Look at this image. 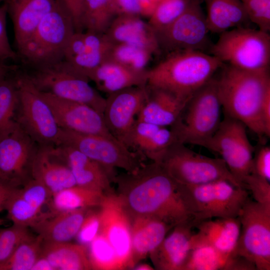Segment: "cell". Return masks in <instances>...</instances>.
I'll return each instance as SVG.
<instances>
[{"label":"cell","mask_w":270,"mask_h":270,"mask_svg":"<svg viewBox=\"0 0 270 270\" xmlns=\"http://www.w3.org/2000/svg\"><path fill=\"white\" fill-rule=\"evenodd\" d=\"M89 209L42 212L31 228L44 242H68L76 237Z\"/></svg>","instance_id":"cb8c5ba5"},{"label":"cell","mask_w":270,"mask_h":270,"mask_svg":"<svg viewBox=\"0 0 270 270\" xmlns=\"http://www.w3.org/2000/svg\"><path fill=\"white\" fill-rule=\"evenodd\" d=\"M252 173L270 181V146H262L254 154Z\"/></svg>","instance_id":"c3c4849f"},{"label":"cell","mask_w":270,"mask_h":270,"mask_svg":"<svg viewBox=\"0 0 270 270\" xmlns=\"http://www.w3.org/2000/svg\"><path fill=\"white\" fill-rule=\"evenodd\" d=\"M246 129L242 122L225 115L213 135L199 145L220 154L244 188V180L252 172L254 152Z\"/></svg>","instance_id":"8fae6325"},{"label":"cell","mask_w":270,"mask_h":270,"mask_svg":"<svg viewBox=\"0 0 270 270\" xmlns=\"http://www.w3.org/2000/svg\"><path fill=\"white\" fill-rule=\"evenodd\" d=\"M12 20L15 41L19 50L32 36L56 0H6Z\"/></svg>","instance_id":"4316f807"},{"label":"cell","mask_w":270,"mask_h":270,"mask_svg":"<svg viewBox=\"0 0 270 270\" xmlns=\"http://www.w3.org/2000/svg\"><path fill=\"white\" fill-rule=\"evenodd\" d=\"M190 2H201V0H188Z\"/></svg>","instance_id":"94428289"},{"label":"cell","mask_w":270,"mask_h":270,"mask_svg":"<svg viewBox=\"0 0 270 270\" xmlns=\"http://www.w3.org/2000/svg\"><path fill=\"white\" fill-rule=\"evenodd\" d=\"M6 4L0 6V60L14 58L16 53L10 46L6 30Z\"/></svg>","instance_id":"681fc988"},{"label":"cell","mask_w":270,"mask_h":270,"mask_svg":"<svg viewBox=\"0 0 270 270\" xmlns=\"http://www.w3.org/2000/svg\"><path fill=\"white\" fill-rule=\"evenodd\" d=\"M90 80L94 82L98 90L108 95L128 88L146 86L148 70H134L106 60L93 72Z\"/></svg>","instance_id":"f1b7e54d"},{"label":"cell","mask_w":270,"mask_h":270,"mask_svg":"<svg viewBox=\"0 0 270 270\" xmlns=\"http://www.w3.org/2000/svg\"><path fill=\"white\" fill-rule=\"evenodd\" d=\"M100 229L98 210L89 209L76 236L78 244L88 246L98 235Z\"/></svg>","instance_id":"f6af8a7d"},{"label":"cell","mask_w":270,"mask_h":270,"mask_svg":"<svg viewBox=\"0 0 270 270\" xmlns=\"http://www.w3.org/2000/svg\"><path fill=\"white\" fill-rule=\"evenodd\" d=\"M131 257L129 269L155 250L172 226L158 218L146 216H132Z\"/></svg>","instance_id":"484cf974"},{"label":"cell","mask_w":270,"mask_h":270,"mask_svg":"<svg viewBox=\"0 0 270 270\" xmlns=\"http://www.w3.org/2000/svg\"><path fill=\"white\" fill-rule=\"evenodd\" d=\"M116 16H142L138 0H112Z\"/></svg>","instance_id":"f5cc1de1"},{"label":"cell","mask_w":270,"mask_h":270,"mask_svg":"<svg viewBox=\"0 0 270 270\" xmlns=\"http://www.w3.org/2000/svg\"><path fill=\"white\" fill-rule=\"evenodd\" d=\"M15 80L18 96L16 123L38 145L58 146L60 128L49 105L28 74Z\"/></svg>","instance_id":"30bf717a"},{"label":"cell","mask_w":270,"mask_h":270,"mask_svg":"<svg viewBox=\"0 0 270 270\" xmlns=\"http://www.w3.org/2000/svg\"><path fill=\"white\" fill-rule=\"evenodd\" d=\"M153 54L151 52L136 46L118 44H113L106 60L134 70H146Z\"/></svg>","instance_id":"74e56055"},{"label":"cell","mask_w":270,"mask_h":270,"mask_svg":"<svg viewBox=\"0 0 270 270\" xmlns=\"http://www.w3.org/2000/svg\"><path fill=\"white\" fill-rule=\"evenodd\" d=\"M116 194L132 216H146L172 227L192 220L183 198L181 186L158 163L142 164L132 172L116 175Z\"/></svg>","instance_id":"6da1fadb"},{"label":"cell","mask_w":270,"mask_h":270,"mask_svg":"<svg viewBox=\"0 0 270 270\" xmlns=\"http://www.w3.org/2000/svg\"><path fill=\"white\" fill-rule=\"evenodd\" d=\"M40 256L48 261L54 270H92L88 247L78 243L42 241Z\"/></svg>","instance_id":"f546056e"},{"label":"cell","mask_w":270,"mask_h":270,"mask_svg":"<svg viewBox=\"0 0 270 270\" xmlns=\"http://www.w3.org/2000/svg\"><path fill=\"white\" fill-rule=\"evenodd\" d=\"M28 228L13 224L0 229V264L5 262L16 248L32 234Z\"/></svg>","instance_id":"60d3db41"},{"label":"cell","mask_w":270,"mask_h":270,"mask_svg":"<svg viewBox=\"0 0 270 270\" xmlns=\"http://www.w3.org/2000/svg\"><path fill=\"white\" fill-rule=\"evenodd\" d=\"M18 103L16 80L4 78L0 81V138L18 126L16 116Z\"/></svg>","instance_id":"d6a6232c"},{"label":"cell","mask_w":270,"mask_h":270,"mask_svg":"<svg viewBox=\"0 0 270 270\" xmlns=\"http://www.w3.org/2000/svg\"><path fill=\"white\" fill-rule=\"evenodd\" d=\"M198 230L191 238V248L198 245L210 246L228 257L235 248L240 232L238 217L209 219L196 224Z\"/></svg>","instance_id":"603a6c76"},{"label":"cell","mask_w":270,"mask_h":270,"mask_svg":"<svg viewBox=\"0 0 270 270\" xmlns=\"http://www.w3.org/2000/svg\"><path fill=\"white\" fill-rule=\"evenodd\" d=\"M84 38L86 50L101 51L108 54L113 45L105 33L86 30L84 32Z\"/></svg>","instance_id":"f907efd6"},{"label":"cell","mask_w":270,"mask_h":270,"mask_svg":"<svg viewBox=\"0 0 270 270\" xmlns=\"http://www.w3.org/2000/svg\"><path fill=\"white\" fill-rule=\"evenodd\" d=\"M181 186L186 207L198 222L212 218H236L250 198L246 188L218 180L197 185Z\"/></svg>","instance_id":"277c9868"},{"label":"cell","mask_w":270,"mask_h":270,"mask_svg":"<svg viewBox=\"0 0 270 270\" xmlns=\"http://www.w3.org/2000/svg\"><path fill=\"white\" fill-rule=\"evenodd\" d=\"M32 270H54L48 261L40 256L34 263Z\"/></svg>","instance_id":"9f6ffc18"},{"label":"cell","mask_w":270,"mask_h":270,"mask_svg":"<svg viewBox=\"0 0 270 270\" xmlns=\"http://www.w3.org/2000/svg\"><path fill=\"white\" fill-rule=\"evenodd\" d=\"M39 92L49 105L60 128L115 138L106 128L102 114L86 104L60 98L50 92Z\"/></svg>","instance_id":"ac0fdd59"},{"label":"cell","mask_w":270,"mask_h":270,"mask_svg":"<svg viewBox=\"0 0 270 270\" xmlns=\"http://www.w3.org/2000/svg\"><path fill=\"white\" fill-rule=\"evenodd\" d=\"M146 86L124 88L109 94L106 98L102 113L105 124L112 136L126 147L137 116L146 99Z\"/></svg>","instance_id":"e0dca14e"},{"label":"cell","mask_w":270,"mask_h":270,"mask_svg":"<svg viewBox=\"0 0 270 270\" xmlns=\"http://www.w3.org/2000/svg\"><path fill=\"white\" fill-rule=\"evenodd\" d=\"M115 16L112 0H86L83 16L84 30L105 33Z\"/></svg>","instance_id":"e575fe53"},{"label":"cell","mask_w":270,"mask_h":270,"mask_svg":"<svg viewBox=\"0 0 270 270\" xmlns=\"http://www.w3.org/2000/svg\"><path fill=\"white\" fill-rule=\"evenodd\" d=\"M72 146L116 175V168L132 172L142 164L143 158L117 140L105 136L80 133L60 128L59 144Z\"/></svg>","instance_id":"4fadbf2b"},{"label":"cell","mask_w":270,"mask_h":270,"mask_svg":"<svg viewBox=\"0 0 270 270\" xmlns=\"http://www.w3.org/2000/svg\"><path fill=\"white\" fill-rule=\"evenodd\" d=\"M8 70V66L4 64L3 60H0V81L6 77Z\"/></svg>","instance_id":"680465c9"},{"label":"cell","mask_w":270,"mask_h":270,"mask_svg":"<svg viewBox=\"0 0 270 270\" xmlns=\"http://www.w3.org/2000/svg\"><path fill=\"white\" fill-rule=\"evenodd\" d=\"M250 22L258 29L270 30V0H240Z\"/></svg>","instance_id":"b9f144b4"},{"label":"cell","mask_w":270,"mask_h":270,"mask_svg":"<svg viewBox=\"0 0 270 270\" xmlns=\"http://www.w3.org/2000/svg\"><path fill=\"white\" fill-rule=\"evenodd\" d=\"M220 34L210 50L212 55L223 64L248 71L269 70L270 36L268 32L240 26Z\"/></svg>","instance_id":"5b68a950"},{"label":"cell","mask_w":270,"mask_h":270,"mask_svg":"<svg viewBox=\"0 0 270 270\" xmlns=\"http://www.w3.org/2000/svg\"><path fill=\"white\" fill-rule=\"evenodd\" d=\"M108 54L101 51L86 50L68 62L90 80L93 72L107 59Z\"/></svg>","instance_id":"ee69618b"},{"label":"cell","mask_w":270,"mask_h":270,"mask_svg":"<svg viewBox=\"0 0 270 270\" xmlns=\"http://www.w3.org/2000/svg\"><path fill=\"white\" fill-rule=\"evenodd\" d=\"M88 246L92 270H122L116 250L103 235L98 234Z\"/></svg>","instance_id":"8d00e7d4"},{"label":"cell","mask_w":270,"mask_h":270,"mask_svg":"<svg viewBox=\"0 0 270 270\" xmlns=\"http://www.w3.org/2000/svg\"><path fill=\"white\" fill-rule=\"evenodd\" d=\"M28 76L40 91L86 104L103 113L106 98L90 86L87 77L65 60L36 68L33 73Z\"/></svg>","instance_id":"ba28073f"},{"label":"cell","mask_w":270,"mask_h":270,"mask_svg":"<svg viewBox=\"0 0 270 270\" xmlns=\"http://www.w3.org/2000/svg\"><path fill=\"white\" fill-rule=\"evenodd\" d=\"M56 0L71 17L75 32H83V16L86 0Z\"/></svg>","instance_id":"7dc6e473"},{"label":"cell","mask_w":270,"mask_h":270,"mask_svg":"<svg viewBox=\"0 0 270 270\" xmlns=\"http://www.w3.org/2000/svg\"><path fill=\"white\" fill-rule=\"evenodd\" d=\"M17 191L23 199L40 212L52 197L47 188L34 178L22 186L18 188Z\"/></svg>","instance_id":"7bdbcfd3"},{"label":"cell","mask_w":270,"mask_h":270,"mask_svg":"<svg viewBox=\"0 0 270 270\" xmlns=\"http://www.w3.org/2000/svg\"><path fill=\"white\" fill-rule=\"evenodd\" d=\"M224 64L214 56L204 52H172L148 70L146 85L188 100L214 77Z\"/></svg>","instance_id":"3957f363"},{"label":"cell","mask_w":270,"mask_h":270,"mask_svg":"<svg viewBox=\"0 0 270 270\" xmlns=\"http://www.w3.org/2000/svg\"><path fill=\"white\" fill-rule=\"evenodd\" d=\"M38 146L18 124L0 138V186L19 188L33 178L32 165Z\"/></svg>","instance_id":"5bb4252c"},{"label":"cell","mask_w":270,"mask_h":270,"mask_svg":"<svg viewBox=\"0 0 270 270\" xmlns=\"http://www.w3.org/2000/svg\"><path fill=\"white\" fill-rule=\"evenodd\" d=\"M146 88V99L136 120L164 127L173 126L180 117L188 100L148 85Z\"/></svg>","instance_id":"d4e9b609"},{"label":"cell","mask_w":270,"mask_h":270,"mask_svg":"<svg viewBox=\"0 0 270 270\" xmlns=\"http://www.w3.org/2000/svg\"><path fill=\"white\" fill-rule=\"evenodd\" d=\"M98 208L99 234L106 238L116 250L122 270L129 269L132 218L120 198L113 192L104 194Z\"/></svg>","instance_id":"2e32d148"},{"label":"cell","mask_w":270,"mask_h":270,"mask_svg":"<svg viewBox=\"0 0 270 270\" xmlns=\"http://www.w3.org/2000/svg\"><path fill=\"white\" fill-rule=\"evenodd\" d=\"M194 228L192 220L180 223L172 228V232L149 255L155 269L182 270L191 249Z\"/></svg>","instance_id":"ffe728a7"},{"label":"cell","mask_w":270,"mask_h":270,"mask_svg":"<svg viewBox=\"0 0 270 270\" xmlns=\"http://www.w3.org/2000/svg\"></svg>","instance_id":"e7e4bbea"},{"label":"cell","mask_w":270,"mask_h":270,"mask_svg":"<svg viewBox=\"0 0 270 270\" xmlns=\"http://www.w3.org/2000/svg\"><path fill=\"white\" fill-rule=\"evenodd\" d=\"M176 142V135L170 128L136 120L126 146L143 158L159 163L167 150Z\"/></svg>","instance_id":"7402d4cb"},{"label":"cell","mask_w":270,"mask_h":270,"mask_svg":"<svg viewBox=\"0 0 270 270\" xmlns=\"http://www.w3.org/2000/svg\"><path fill=\"white\" fill-rule=\"evenodd\" d=\"M86 50L84 32H74L67 42L64 51V60L70 61Z\"/></svg>","instance_id":"816d5d0a"},{"label":"cell","mask_w":270,"mask_h":270,"mask_svg":"<svg viewBox=\"0 0 270 270\" xmlns=\"http://www.w3.org/2000/svg\"><path fill=\"white\" fill-rule=\"evenodd\" d=\"M206 8V20L210 32L220 34L246 26L250 22L240 0H201Z\"/></svg>","instance_id":"4dcf8cb0"},{"label":"cell","mask_w":270,"mask_h":270,"mask_svg":"<svg viewBox=\"0 0 270 270\" xmlns=\"http://www.w3.org/2000/svg\"><path fill=\"white\" fill-rule=\"evenodd\" d=\"M216 78L224 115L239 120L260 138L270 137L262 117L264 100L270 94L269 70L248 71L224 64Z\"/></svg>","instance_id":"7a4b0ae2"},{"label":"cell","mask_w":270,"mask_h":270,"mask_svg":"<svg viewBox=\"0 0 270 270\" xmlns=\"http://www.w3.org/2000/svg\"><path fill=\"white\" fill-rule=\"evenodd\" d=\"M209 32L200 2H194L174 21L155 33L159 50L168 54L182 50L204 52L209 46Z\"/></svg>","instance_id":"9a60e30c"},{"label":"cell","mask_w":270,"mask_h":270,"mask_svg":"<svg viewBox=\"0 0 270 270\" xmlns=\"http://www.w3.org/2000/svg\"><path fill=\"white\" fill-rule=\"evenodd\" d=\"M152 266L146 264H136L132 270H154Z\"/></svg>","instance_id":"91938a15"},{"label":"cell","mask_w":270,"mask_h":270,"mask_svg":"<svg viewBox=\"0 0 270 270\" xmlns=\"http://www.w3.org/2000/svg\"><path fill=\"white\" fill-rule=\"evenodd\" d=\"M228 258L210 246H195L191 248L182 270H224Z\"/></svg>","instance_id":"d590c367"},{"label":"cell","mask_w":270,"mask_h":270,"mask_svg":"<svg viewBox=\"0 0 270 270\" xmlns=\"http://www.w3.org/2000/svg\"><path fill=\"white\" fill-rule=\"evenodd\" d=\"M12 189L0 186V212L4 210L8 198Z\"/></svg>","instance_id":"6f0895ef"},{"label":"cell","mask_w":270,"mask_h":270,"mask_svg":"<svg viewBox=\"0 0 270 270\" xmlns=\"http://www.w3.org/2000/svg\"><path fill=\"white\" fill-rule=\"evenodd\" d=\"M4 222V220L0 218V225L2 224Z\"/></svg>","instance_id":"6125c7cd"},{"label":"cell","mask_w":270,"mask_h":270,"mask_svg":"<svg viewBox=\"0 0 270 270\" xmlns=\"http://www.w3.org/2000/svg\"><path fill=\"white\" fill-rule=\"evenodd\" d=\"M4 0V1H6V0Z\"/></svg>","instance_id":"be15d7a7"},{"label":"cell","mask_w":270,"mask_h":270,"mask_svg":"<svg viewBox=\"0 0 270 270\" xmlns=\"http://www.w3.org/2000/svg\"><path fill=\"white\" fill-rule=\"evenodd\" d=\"M104 194L100 192L76 185L52 195L48 204L50 210L58 212L98 207Z\"/></svg>","instance_id":"1f68e13d"},{"label":"cell","mask_w":270,"mask_h":270,"mask_svg":"<svg viewBox=\"0 0 270 270\" xmlns=\"http://www.w3.org/2000/svg\"><path fill=\"white\" fill-rule=\"evenodd\" d=\"M32 178L43 184L51 196L76 185L72 171L58 146H40L32 168Z\"/></svg>","instance_id":"d6986e66"},{"label":"cell","mask_w":270,"mask_h":270,"mask_svg":"<svg viewBox=\"0 0 270 270\" xmlns=\"http://www.w3.org/2000/svg\"><path fill=\"white\" fill-rule=\"evenodd\" d=\"M188 0H160L148 18V24L155 32L178 18L190 4Z\"/></svg>","instance_id":"ab89813d"},{"label":"cell","mask_w":270,"mask_h":270,"mask_svg":"<svg viewBox=\"0 0 270 270\" xmlns=\"http://www.w3.org/2000/svg\"><path fill=\"white\" fill-rule=\"evenodd\" d=\"M105 34L113 44L136 46L146 49L154 54L160 52L155 32L140 16H116Z\"/></svg>","instance_id":"83f0119b"},{"label":"cell","mask_w":270,"mask_h":270,"mask_svg":"<svg viewBox=\"0 0 270 270\" xmlns=\"http://www.w3.org/2000/svg\"><path fill=\"white\" fill-rule=\"evenodd\" d=\"M17 188L12 190L4 210L13 224L31 228L42 212L23 199L18 194Z\"/></svg>","instance_id":"f35d334b"},{"label":"cell","mask_w":270,"mask_h":270,"mask_svg":"<svg viewBox=\"0 0 270 270\" xmlns=\"http://www.w3.org/2000/svg\"><path fill=\"white\" fill-rule=\"evenodd\" d=\"M58 146L72 171L76 185L104 194L112 192L110 184L116 176L78 150L66 145Z\"/></svg>","instance_id":"44dd1931"},{"label":"cell","mask_w":270,"mask_h":270,"mask_svg":"<svg viewBox=\"0 0 270 270\" xmlns=\"http://www.w3.org/2000/svg\"><path fill=\"white\" fill-rule=\"evenodd\" d=\"M238 218L240 234L231 254L246 258L254 264L257 270H270V206L249 198Z\"/></svg>","instance_id":"7c38bea8"},{"label":"cell","mask_w":270,"mask_h":270,"mask_svg":"<svg viewBox=\"0 0 270 270\" xmlns=\"http://www.w3.org/2000/svg\"><path fill=\"white\" fill-rule=\"evenodd\" d=\"M222 110L217 80L213 77L191 96L180 118L170 126L178 142L199 146L208 139L220 124Z\"/></svg>","instance_id":"8992f818"},{"label":"cell","mask_w":270,"mask_h":270,"mask_svg":"<svg viewBox=\"0 0 270 270\" xmlns=\"http://www.w3.org/2000/svg\"><path fill=\"white\" fill-rule=\"evenodd\" d=\"M160 0H138L142 10V16L149 18Z\"/></svg>","instance_id":"11a10c76"},{"label":"cell","mask_w":270,"mask_h":270,"mask_svg":"<svg viewBox=\"0 0 270 270\" xmlns=\"http://www.w3.org/2000/svg\"><path fill=\"white\" fill-rule=\"evenodd\" d=\"M244 184L246 188L251 192L256 202L270 206V181L252 173L246 178Z\"/></svg>","instance_id":"bcb514c9"},{"label":"cell","mask_w":270,"mask_h":270,"mask_svg":"<svg viewBox=\"0 0 270 270\" xmlns=\"http://www.w3.org/2000/svg\"><path fill=\"white\" fill-rule=\"evenodd\" d=\"M42 240L31 235L16 248L10 256L0 264V270H32L41 254Z\"/></svg>","instance_id":"836d02e7"},{"label":"cell","mask_w":270,"mask_h":270,"mask_svg":"<svg viewBox=\"0 0 270 270\" xmlns=\"http://www.w3.org/2000/svg\"><path fill=\"white\" fill-rule=\"evenodd\" d=\"M74 32L71 17L56 0L54 8L18 51L36 68L58 62L64 60L65 48Z\"/></svg>","instance_id":"52a82bcc"},{"label":"cell","mask_w":270,"mask_h":270,"mask_svg":"<svg viewBox=\"0 0 270 270\" xmlns=\"http://www.w3.org/2000/svg\"><path fill=\"white\" fill-rule=\"evenodd\" d=\"M158 164L173 179L182 185H197L224 180L244 188L231 174L222 158L202 155L179 142L174 143L167 150Z\"/></svg>","instance_id":"9c48e42d"},{"label":"cell","mask_w":270,"mask_h":270,"mask_svg":"<svg viewBox=\"0 0 270 270\" xmlns=\"http://www.w3.org/2000/svg\"><path fill=\"white\" fill-rule=\"evenodd\" d=\"M224 270H257L254 264L246 258L236 254L228 256Z\"/></svg>","instance_id":"db71d44e"}]
</instances>
